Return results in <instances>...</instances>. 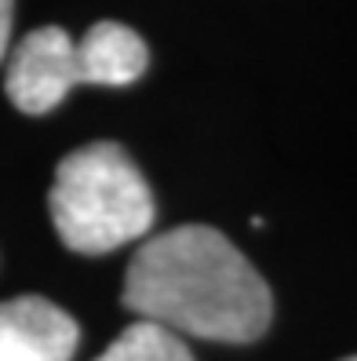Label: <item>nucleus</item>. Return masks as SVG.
<instances>
[{"label":"nucleus","mask_w":357,"mask_h":361,"mask_svg":"<svg viewBox=\"0 0 357 361\" xmlns=\"http://www.w3.org/2000/svg\"><path fill=\"white\" fill-rule=\"evenodd\" d=\"M124 307L175 336L251 343L274 317L263 274L212 226H175L146 238L124 274Z\"/></svg>","instance_id":"1"},{"label":"nucleus","mask_w":357,"mask_h":361,"mask_svg":"<svg viewBox=\"0 0 357 361\" xmlns=\"http://www.w3.org/2000/svg\"><path fill=\"white\" fill-rule=\"evenodd\" d=\"M48 208L62 245L80 256H102L146 238L157 216L150 186L117 142H88L62 157Z\"/></svg>","instance_id":"2"},{"label":"nucleus","mask_w":357,"mask_h":361,"mask_svg":"<svg viewBox=\"0 0 357 361\" xmlns=\"http://www.w3.org/2000/svg\"><path fill=\"white\" fill-rule=\"evenodd\" d=\"M77 84H84L77 62V40L58 26L26 33L8 55L4 92L15 102V110L30 117L51 114Z\"/></svg>","instance_id":"3"},{"label":"nucleus","mask_w":357,"mask_h":361,"mask_svg":"<svg viewBox=\"0 0 357 361\" xmlns=\"http://www.w3.org/2000/svg\"><path fill=\"white\" fill-rule=\"evenodd\" d=\"M80 325L44 295L0 303V361H73Z\"/></svg>","instance_id":"4"},{"label":"nucleus","mask_w":357,"mask_h":361,"mask_svg":"<svg viewBox=\"0 0 357 361\" xmlns=\"http://www.w3.org/2000/svg\"><path fill=\"white\" fill-rule=\"evenodd\" d=\"M77 62L84 84H102V88H124L146 73V40L120 23H95L77 40Z\"/></svg>","instance_id":"5"},{"label":"nucleus","mask_w":357,"mask_h":361,"mask_svg":"<svg viewBox=\"0 0 357 361\" xmlns=\"http://www.w3.org/2000/svg\"><path fill=\"white\" fill-rule=\"evenodd\" d=\"M95 361H194V354L172 329L135 317Z\"/></svg>","instance_id":"6"},{"label":"nucleus","mask_w":357,"mask_h":361,"mask_svg":"<svg viewBox=\"0 0 357 361\" xmlns=\"http://www.w3.org/2000/svg\"><path fill=\"white\" fill-rule=\"evenodd\" d=\"M11 18H15V0H0V62L8 59V44H11Z\"/></svg>","instance_id":"7"},{"label":"nucleus","mask_w":357,"mask_h":361,"mask_svg":"<svg viewBox=\"0 0 357 361\" xmlns=\"http://www.w3.org/2000/svg\"><path fill=\"white\" fill-rule=\"evenodd\" d=\"M346 361H357V354H353V357H346Z\"/></svg>","instance_id":"8"}]
</instances>
